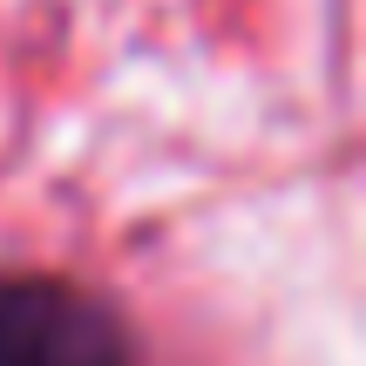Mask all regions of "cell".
I'll return each mask as SVG.
<instances>
[{"label": "cell", "instance_id": "cell-1", "mask_svg": "<svg viewBox=\"0 0 366 366\" xmlns=\"http://www.w3.org/2000/svg\"><path fill=\"white\" fill-rule=\"evenodd\" d=\"M0 366H143L109 292L41 264H0Z\"/></svg>", "mask_w": 366, "mask_h": 366}]
</instances>
